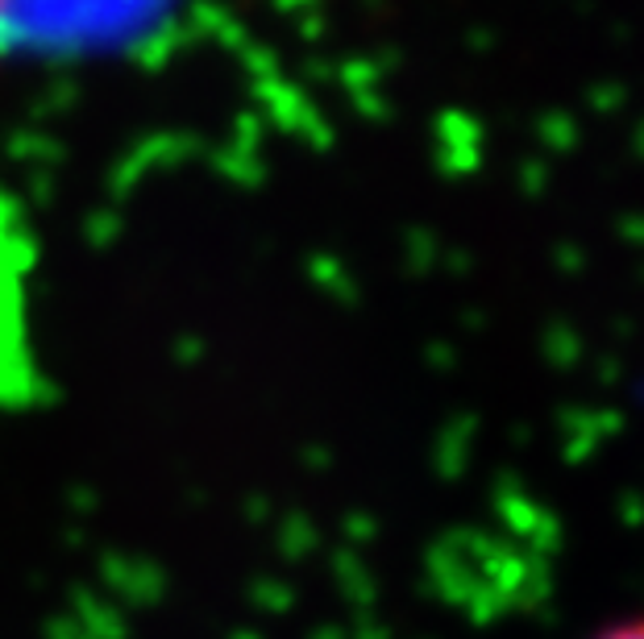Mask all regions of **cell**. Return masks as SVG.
Masks as SVG:
<instances>
[{
  "instance_id": "obj_2",
  "label": "cell",
  "mask_w": 644,
  "mask_h": 639,
  "mask_svg": "<svg viewBox=\"0 0 644 639\" xmlns=\"http://www.w3.org/2000/svg\"><path fill=\"white\" fill-rule=\"evenodd\" d=\"M591 639H644V615L620 618V623H611V627L595 631Z\"/></svg>"
},
{
  "instance_id": "obj_1",
  "label": "cell",
  "mask_w": 644,
  "mask_h": 639,
  "mask_svg": "<svg viewBox=\"0 0 644 639\" xmlns=\"http://www.w3.org/2000/svg\"><path fill=\"white\" fill-rule=\"evenodd\" d=\"M146 9L142 0H0V38H71L121 25Z\"/></svg>"
}]
</instances>
